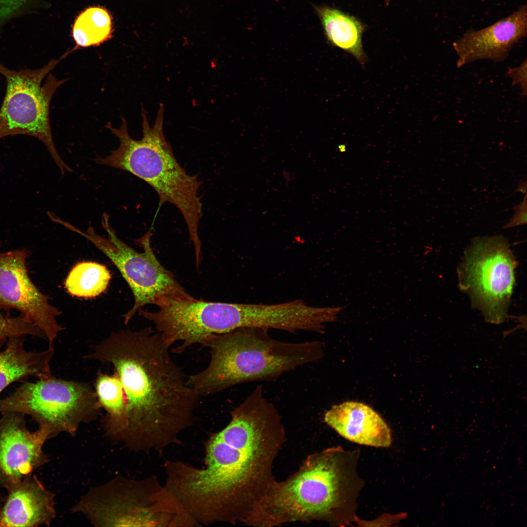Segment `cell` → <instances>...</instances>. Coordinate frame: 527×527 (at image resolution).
Wrapping results in <instances>:
<instances>
[{
    "label": "cell",
    "instance_id": "obj_1",
    "mask_svg": "<svg viewBox=\"0 0 527 527\" xmlns=\"http://www.w3.org/2000/svg\"><path fill=\"white\" fill-rule=\"evenodd\" d=\"M229 423L204 443L203 468L166 460L164 486L195 525L243 522L275 481L285 441L281 416L259 385L231 412Z\"/></svg>",
    "mask_w": 527,
    "mask_h": 527
},
{
    "label": "cell",
    "instance_id": "obj_2",
    "mask_svg": "<svg viewBox=\"0 0 527 527\" xmlns=\"http://www.w3.org/2000/svg\"><path fill=\"white\" fill-rule=\"evenodd\" d=\"M84 359L111 364L126 406L119 442L129 449L162 454L180 444L194 421L200 396L173 359L171 348L150 327L114 332Z\"/></svg>",
    "mask_w": 527,
    "mask_h": 527
},
{
    "label": "cell",
    "instance_id": "obj_3",
    "mask_svg": "<svg viewBox=\"0 0 527 527\" xmlns=\"http://www.w3.org/2000/svg\"><path fill=\"white\" fill-rule=\"evenodd\" d=\"M267 331L243 327L207 337L201 345L209 349V363L189 376L188 384L200 397L207 396L244 383L273 380L324 355L320 342L282 341Z\"/></svg>",
    "mask_w": 527,
    "mask_h": 527
},
{
    "label": "cell",
    "instance_id": "obj_4",
    "mask_svg": "<svg viewBox=\"0 0 527 527\" xmlns=\"http://www.w3.org/2000/svg\"><path fill=\"white\" fill-rule=\"evenodd\" d=\"M142 136L136 140L129 135L125 119L118 128L108 122L106 127L118 138V148L96 163L127 171L149 184L157 192L160 206L173 204L186 224L195 255L201 254L199 234L202 204L199 195L201 182L196 175L188 174L178 162L163 130V105L159 106L154 125L150 126L143 107L141 110Z\"/></svg>",
    "mask_w": 527,
    "mask_h": 527
},
{
    "label": "cell",
    "instance_id": "obj_5",
    "mask_svg": "<svg viewBox=\"0 0 527 527\" xmlns=\"http://www.w3.org/2000/svg\"><path fill=\"white\" fill-rule=\"evenodd\" d=\"M345 452L330 448L307 457L287 480H275L252 508L243 523L273 526L314 520L334 521L347 504L351 479Z\"/></svg>",
    "mask_w": 527,
    "mask_h": 527
},
{
    "label": "cell",
    "instance_id": "obj_6",
    "mask_svg": "<svg viewBox=\"0 0 527 527\" xmlns=\"http://www.w3.org/2000/svg\"><path fill=\"white\" fill-rule=\"evenodd\" d=\"M98 527H184L171 494L155 476L142 480L118 476L90 488L71 508Z\"/></svg>",
    "mask_w": 527,
    "mask_h": 527
},
{
    "label": "cell",
    "instance_id": "obj_7",
    "mask_svg": "<svg viewBox=\"0 0 527 527\" xmlns=\"http://www.w3.org/2000/svg\"><path fill=\"white\" fill-rule=\"evenodd\" d=\"M52 59L36 69H10L0 62V74L6 80V91L0 108V140L28 135L45 145L62 174L72 169L61 158L53 141L49 110L57 89L68 79L59 80L50 72L71 53Z\"/></svg>",
    "mask_w": 527,
    "mask_h": 527
},
{
    "label": "cell",
    "instance_id": "obj_8",
    "mask_svg": "<svg viewBox=\"0 0 527 527\" xmlns=\"http://www.w3.org/2000/svg\"><path fill=\"white\" fill-rule=\"evenodd\" d=\"M101 409L89 383L52 375L36 382H24L12 394L0 399V413L31 416L48 439L62 432L75 436L80 425L95 420Z\"/></svg>",
    "mask_w": 527,
    "mask_h": 527
},
{
    "label": "cell",
    "instance_id": "obj_9",
    "mask_svg": "<svg viewBox=\"0 0 527 527\" xmlns=\"http://www.w3.org/2000/svg\"><path fill=\"white\" fill-rule=\"evenodd\" d=\"M101 224L107 234L104 237L89 226L82 231L66 222L64 227L90 241L112 262L129 286L134 298L132 307L123 316L125 324L147 304L157 305L167 299H190L174 275L160 263L151 246V231L137 241L143 248L139 252L120 240L109 223V216H102Z\"/></svg>",
    "mask_w": 527,
    "mask_h": 527
},
{
    "label": "cell",
    "instance_id": "obj_10",
    "mask_svg": "<svg viewBox=\"0 0 527 527\" xmlns=\"http://www.w3.org/2000/svg\"><path fill=\"white\" fill-rule=\"evenodd\" d=\"M516 266L502 235L476 238L467 249L459 268V285L487 322L500 324L507 318Z\"/></svg>",
    "mask_w": 527,
    "mask_h": 527
},
{
    "label": "cell",
    "instance_id": "obj_11",
    "mask_svg": "<svg viewBox=\"0 0 527 527\" xmlns=\"http://www.w3.org/2000/svg\"><path fill=\"white\" fill-rule=\"evenodd\" d=\"M26 249L0 253V310L16 309L45 334L53 346L65 328L57 321L61 312L52 305L31 279L26 265Z\"/></svg>",
    "mask_w": 527,
    "mask_h": 527
},
{
    "label": "cell",
    "instance_id": "obj_12",
    "mask_svg": "<svg viewBox=\"0 0 527 527\" xmlns=\"http://www.w3.org/2000/svg\"><path fill=\"white\" fill-rule=\"evenodd\" d=\"M25 415L5 412L0 418V486L5 489L33 474L49 461L43 451L47 436L30 431Z\"/></svg>",
    "mask_w": 527,
    "mask_h": 527
},
{
    "label": "cell",
    "instance_id": "obj_13",
    "mask_svg": "<svg viewBox=\"0 0 527 527\" xmlns=\"http://www.w3.org/2000/svg\"><path fill=\"white\" fill-rule=\"evenodd\" d=\"M526 5L494 23L478 30L470 29L454 41L453 48L457 56L456 65L461 67L477 60L501 61L512 48L527 36Z\"/></svg>",
    "mask_w": 527,
    "mask_h": 527
},
{
    "label": "cell",
    "instance_id": "obj_14",
    "mask_svg": "<svg viewBox=\"0 0 527 527\" xmlns=\"http://www.w3.org/2000/svg\"><path fill=\"white\" fill-rule=\"evenodd\" d=\"M0 510V527L49 526L56 516L55 495L35 474L5 489Z\"/></svg>",
    "mask_w": 527,
    "mask_h": 527
},
{
    "label": "cell",
    "instance_id": "obj_15",
    "mask_svg": "<svg viewBox=\"0 0 527 527\" xmlns=\"http://www.w3.org/2000/svg\"><path fill=\"white\" fill-rule=\"evenodd\" d=\"M324 420L351 442L376 447L391 445L388 426L375 411L365 404L348 401L333 405L325 413Z\"/></svg>",
    "mask_w": 527,
    "mask_h": 527
},
{
    "label": "cell",
    "instance_id": "obj_16",
    "mask_svg": "<svg viewBox=\"0 0 527 527\" xmlns=\"http://www.w3.org/2000/svg\"><path fill=\"white\" fill-rule=\"evenodd\" d=\"M25 336L0 340V393L11 384L29 377L41 379L51 375L53 346L41 351H28L24 347Z\"/></svg>",
    "mask_w": 527,
    "mask_h": 527
},
{
    "label": "cell",
    "instance_id": "obj_17",
    "mask_svg": "<svg viewBox=\"0 0 527 527\" xmlns=\"http://www.w3.org/2000/svg\"><path fill=\"white\" fill-rule=\"evenodd\" d=\"M313 6L328 41L349 53L363 64L366 61L362 41L364 24L339 9L326 5Z\"/></svg>",
    "mask_w": 527,
    "mask_h": 527
},
{
    "label": "cell",
    "instance_id": "obj_18",
    "mask_svg": "<svg viewBox=\"0 0 527 527\" xmlns=\"http://www.w3.org/2000/svg\"><path fill=\"white\" fill-rule=\"evenodd\" d=\"M95 388L100 407L106 412L101 423L104 433L110 440L119 442L125 426L126 411L120 381L115 373L110 375L99 372Z\"/></svg>",
    "mask_w": 527,
    "mask_h": 527
},
{
    "label": "cell",
    "instance_id": "obj_19",
    "mask_svg": "<svg viewBox=\"0 0 527 527\" xmlns=\"http://www.w3.org/2000/svg\"><path fill=\"white\" fill-rule=\"evenodd\" d=\"M111 278L110 272L104 265L82 262L71 270L65 280L64 287L72 296L94 298L105 291Z\"/></svg>",
    "mask_w": 527,
    "mask_h": 527
},
{
    "label": "cell",
    "instance_id": "obj_20",
    "mask_svg": "<svg viewBox=\"0 0 527 527\" xmlns=\"http://www.w3.org/2000/svg\"><path fill=\"white\" fill-rule=\"evenodd\" d=\"M113 32L112 19L109 12L99 6L90 7L76 19L72 35L74 48L99 45L110 39Z\"/></svg>",
    "mask_w": 527,
    "mask_h": 527
},
{
    "label": "cell",
    "instance_id": "obj_21",
    "mask_svg": "<svg viewBox=\"0 0 527 527\" xmlns=\"http://www.w3.org/2000/svg\"><path fill=\"white\" fill-rule=\"evenodd\" d=\"M20 335H32L46 340L43 332L23 315L11 317L0 312V340Z\"/></svg>",
    "mask_w": 527,
    "mask_h": 527
},
{
    "label": "cell",
    "instance_id": "obj_22",
    "mask_svg": "<svg viewBox=\"0 0 527 527\" xmlns=\"http://www.w3.org/2000/svg\"><path fill=\"white\" fill-rule=\"evenodd\" d=\"M34 0H0V32L10 20L29 11Z\"/></svg>",
    "mask_w": 527,
    "mask_h": 527
},
{
    "label": "cell",
    "instance_id": "obj_23",
    "mask_svg": "<svg viewBox=\"0 0 527 527\" xmlns=\"http://www.w3.org/2000/svg\"><path fill=\"white\" fill-rule=\"evenodd\" d=\"M527 59L518 66L508 68L507 74L511 80L513 85L520 86L521 94L526 97L527 93Z\"/></svg>",
    "mask_w": 527,
    "mask_h": 527
},
{
    "label": "cell",
    "instance_id": "obj_24",
    "mask_svg": "<svg viewBox=\"0 0 527 527\" xmlns=\"http://www.w3.org/2000/svg\"><path fill=\"white\" fill-rule=\"evenodd\" d=\"M513 209L515 213L509 222L504 227V229L509 228L515 226L524 225L527 223V194L525 195L523 201Z\"/></svg>",
    "mask_w": 527,
    "mask_h": 527
},
{
    "label": "cell",
    "instance_id": "obj_25",
    "mask_svg": "<svg viewBox=\"0 0 527 527\" xmlns=\"http://www.w3.org/2000/svg\"><path fill=\"white\" fill-rule=\"evenodd\" d=\"M516 192H520L523 194H527V181L519 183Z\"/></svg>",
    "mask_w": 527,
    "mask_h": 527
},
{
    "label": "cell",
    "instance_id": "obj_26",
    "mask_svg": "<svg viewBox=\"0 0 527 527\" xmlns=\"http://www.w3.org/2000/svg\"><path fill=\"white\" fill-rule=\"evenodd\" d=\"M1 488V487L0 486V509H1V508L2 507L3 500H4V497L2 496V494L1 492V490H0Z\"/></svg>",
    "mask_w": 527,
    "mask_h": 527
},
{
    "label": "cell",
    "instance_id": "obj_27",
    "mask_svg": "<svg viewBox=\"0 0 527 527\" xmlns=\"http://www.w3.org/2000/svg\"><path fill=\"white\" fill-rule=\"evenodd\" d=\"M385 1L386 3L388 4L389 3V0H385Z\"/></svg>",
    "mask_w": 527,
    "mask_h": 527
}]
</instances>
